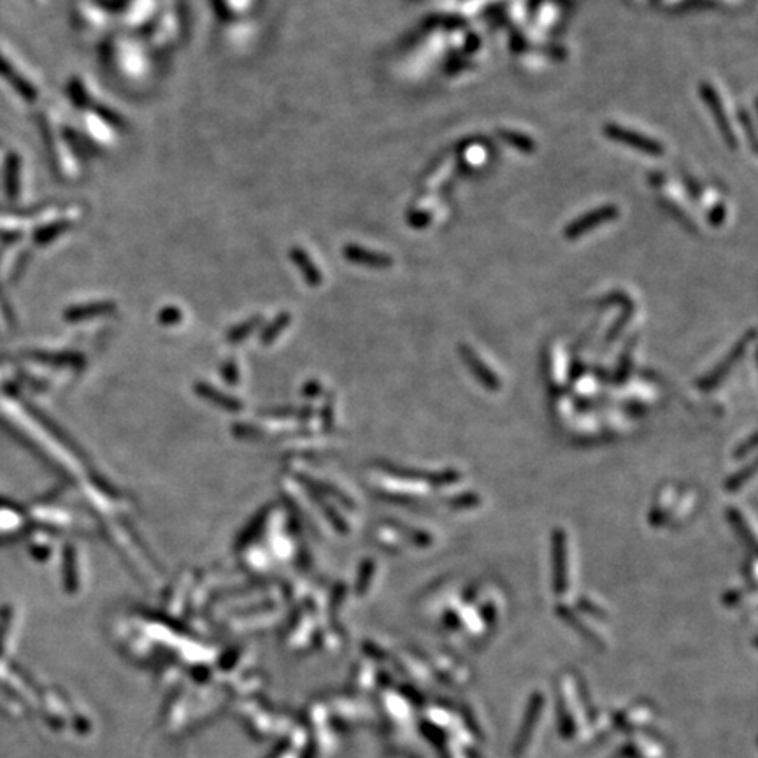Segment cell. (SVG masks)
I'll return each mask as SVG.
<instances>
[{
	"label": "cell",
	"mask_w": 758,
	"mask_h": 758,
	"mask_svg": "<svg viewBox=\"0 0 758 758\" xmlns=\"http://www.w3.org/2000/svg\"><path fill=\"white\" fill-rule=\"evenodd\" d=\"M729 518L732 520L734 527H736V530L739 532V535H741L742 539H744V542H748L749 546H752V550L755 547V535H753V532L749 530L748 523L742 520L741 512L736 511V509H730L729 511Z\"/></svg>",
	"instance_id": "obj_8"
},
{
	"label": "cell",
	"mask_w": 758,
	"mask_h": 758,
	"mask_svg": "<svg viewBox=\"0 0 758 758\" xmlns=\"http://www.w3.org/2000/svg\"><path fill=\"white\" fill-rule=\"evenodd\" d=\"M553 558H555V588L558 593L567 590V546H565L564 530H557L553 535Z\"/></svg>",
	"instance_id": "obj_5"
},
{
	"label": "cell",
	"mask_w": 758,
	"mask_h": 758,
	"mask_svg": "<svg viewBox=\"0 0 758 758\" xmlns=\"http://www.w3.org/2000/svg\"><path fill=\"white\" fill-rule=\"evenodd\" d=\"M700 94H702L704 101H706V104L709 106L711 113H713V118L716 120V125L719 126V132H722V136L725 137L727 144L732 148L737 146L736 143V136L732 133V128H730L729 125V120H727L725 116V109H723L722 106V101H719L718 94H716V90L713 86H711L709 83H702L700 84Z\"/></svg>",
	"instance_id": "obj_3"
},
{
	"label": "cell",
	"mask_w": 758,
	"mask_h": 758,
	"mask_svg": "<svg viewBox=\"0 0 758 758\" xmlns=\"http://www.w3.org/2000/svg\"><path fill=\"white\" fill-rule=\"evenodd\" d=\"M348 251H350V258H353L355 262H360V263H369V266H376V267H386L392 263V260H390L388 256L374 255V253L358 250V248H350Z\"/></svg>",
	"instance_id": "obj_7"
},
{
	"label": "cell",
	"mask_w": 758,
	"mask_h": 758,
	"mask_svg": "<svg viewBox=\"0 0 758 758\" xmlns=\"http://www.w3.org/2000/svg\"><path fill=\"white\" fill-rule=\"evenodd\" d=\"M460 353H462V358H465V362L469 363L470 370H473L474 374H476L477 378H480V381L483 383V385L486 386V388L490 390H497L500 386V381H499V376H497L493 370H490L488 367H486V363L481 360L480 357H477L476 353H474L470 348L467 346H460Z\"/></svg>",
	"instance_id": "obj_6"
},
{
	"label": "cell",
	"mask_w": 758,
	"mask_h": 758,
	"mask_svg": "<svg viewBox=\"0 0 758 758\" xmlns=\"http://www.w3.org/2000/svg\"><path fill=\"white\" fill-rule=\"evenodd\" d=\"M198 390L202 392L201 393L202 397H206V399H209V400H213V402H218V404L223 405L225 409H241V408H237V402L236 400L228 399V397L218 395V392L214 388H209V386L201 385V386H198Z\"/></svg>",
	"instance_id": "obj_10"
},
{
	"label": "cell",
	"mask_w": 758,
	"mask_h": 758,
	"mask_svg": "<svg viewBox=\"0 0 758 758\" xmlns=\"http://www.w3.org/2000/svg\"><path fill=\"white\" fill-rule=\"evenodd\" d=\"M9 607H6V610H2V612H0V655H2V650H4V637H6V630H7V625H9Z\"/></svg>",
	"instance_id": "obj_12"
},
{
	"label": "cell",
	"mask_w": 758,
	"mask_h": 758,
	"mask_svg": "<svg viewBox=\"0 0 758 758\" xmlns=\"http://www.w3.org/2000/svg\"><path fill=\"white\" fill-rule=\"evenodd\" d=\"M755 474V463H749L746 469H741L737 474H734L732 477H730L729 481H727V490H730V492H736V490L741 488L742 485L748 483L749 477Z\"/></svg>",
	"instance_id": "obj_9"
},
{
	"label": "cell",
	"mask_w": 758,
	"mask_h": 758,
	"mask_svg": "<svg viewBox=\"0 0 758 758\" xmlns=\"http://www.w3.org/2000/svg\"><path fill=\"white\" fill-rule=\"evenodd\" d=\"M604 132H606V136L611 137L612 141H616V143L627 144V146L639 149V151H645L648 153V155L660 156L662 153H664V146L652 139V137H646L637 132H630V130L623 128V126L620 125H606Z\"/></svg>",
	"instance_id": "obj_1"
},
{
	"label": "cell",
	"mask_w": 758,
	"mask_h": 758,
	"mask_svg": "<svg viewBox=\"0 0 758 758\" xmlns=\"http://www.w3.org/2000/svg\"><path fill=\"white\" fill-rule=\"evenodd\" d=\"M753 335H755V332H753V330H752V332H749V334H748V335H746V337H744V339H742V340H741V343H739V344H737V346H736V350H734V351H730V353H729V355H727V358H725V360H723V362H722V363H719V365H718V367H716V369L713 370V373H709V374H707V376H706V378H704V381H700V383H699V386H700V388H702V390H709V388H713V386H716V385H718V383H719V381H722V379L727 376V373H729V370H730V369H732V367H734V363H736V362H737V360H739V358H741V357H742V355H744V353H746V346H748V343H749V340H752V339H753Z\"/></svg>",
	"instance_id": "obj_4"
},
{
	"label": "cell",
	"mask_w": 758,
	"mask_h": 758,
	"mask_svg": "<svg viewBox=\"0 0 758 758\" xmlns=\"http://www.w3.org/2000/svg\"><path fill=\"white\" fill-rule=\"evenodd\" d=\"M616 216H618V209H616L615 206H604V208L592 211V213H587L581 218H577V220H574L572 223L565 228V237L576 239V237L593 231V228L599 227V225L615 220Z\"/></svg>",
	"instance_id": "obj_2"
},
{
	"label": "cell",
	"mask_w": 758,
	"mask_h": 758,
	"mask_svg": "<svg viewBox=\"0 0 758 758\" xmlns=\"http://www.w3.org/2000/svg\"><path fill=\"white\" fill-rule=\"evenodd\" d=\"M500 136H502L505 141H509L511 144H515L516 148L523 149V151H530V149H534V144H532L528 139H525V137L516 136V133H511V132H500Z\"/></svg>",
	"instance_id": "obj_11"
}]
</instances>
